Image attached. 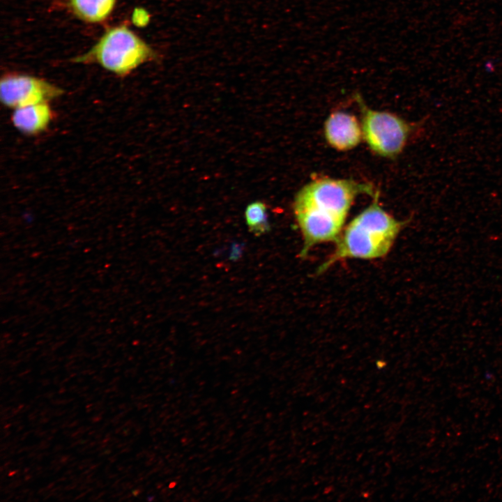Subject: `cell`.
Instances as JSON below:
<instances>
[{
  "label": "cell",
  "instance_id": "obj_1",
  "mask_svg": "<svg viewBox=\"0 0 502 502\" xmlns=\"http://www.w3.org/2000/svg\"><path fill=\"white\" fill-rule=\"evenodd\" d=\"M360 194L379 197L370 184L348 178H319L299 190L293 202V213L303 238L300 257H305L317 245L336 242L355 199Z\"/></svg>",
  "mask_w": 502,
  "mask_h": 502
},
{
  "label": "cell",
  "instance_id": "obj_2",
  "mask_svg": "<svg viewBox=\"0 0 502 502\" xmlns=\"http://www.w3.org/2000/svg\"><path fill=\"white\" fill-rule=\"evenodd\" d=\"M344 226L333 252L319 266L325 272L347 259L372 260L386 256L408 221L397 220L378 203V197Z\"/></svg>",
  "mask_w": 502,
  "mask_h": 502
},
{
  "label": "cell",
  "instance_id": "obj_3",
  "mask_svg": "<svg viewBox=\"0 0 502 502\" xmlns=\"http://www.w3.org/2000/svg\"><path fill=\"white\" fill-rule=\"evenodd\" d=\"M156 57L153 50L126 26L108 29L77 62H96L118 75L129 74L139 65Z\"/></svg>",
  "mask_w": 502,
  "mask_h": 502
},
{
  "label": "cell",
  "instance_id": "obj_4",
  "mask_svg": "<svg viewBox=\"0 0 502 502\" xmlns=\"http://www.w3.org/2000/svg\"><path fill=\"white\" fill-rule=\"evenodd\" d=\"M361 113L363 139L376 155L392 158L405 147L411 132V126L397 115L372 109L356 97Z\"/></svg>",
  "mask_w": 502,
  "mask_h": 502
},
{
  "label": "cell",
  "instance_id": "obj_5",
  "mask_svg": "<svg viewBox=\"0 0 502 502\" xmlns=\"http://www.w3.org/2000/svg\"><path fill=\"white\" fill-rule=\"evenodd\" d=\"M63 93V90L47 81L24 74H9L1 77L0 98L6 107H18L48 102Z\"/></svg>",
  "mask_w": 502,
  "mask_h": 502
},
{
  "label": "cell",
  "instance_id": "obj_6",
  "mask_svg": "<svg viewBox=\"0 0 502 502\" xmlns=\"http://www.w3.org/2000/svg\"><path fill=\"white\" fill-rule=\"evenodd\" d=\"M324 134L329 146L340 151L354 149L363 139L361 124L358 119L342 111L328 116L324 125Z\"/></svg>",
  "mask_w": 502,
  "mask_h": 502
},
{
  "label": "cell",
  "instance_id": "obj_7",
  "mask_svg": "<svg viewBox=\"0 0 502 502\" xmlns=\"http://www.w3.org/2000/svg\"><path fill=\"white\" fill-rule=\"evenodd\" d=\"M53 118L48 102L29 105L14 109L11 116L13 126L26 135H36L44 131Z\"/></svg>",
  "mask_w": 502,
  "mask_h": 502
},
{
  "label": "cell",
  "instance_id": "obj_8",
  "mask_svg": "<svg viewBox=\"0 0 502 502\" xmlns=\"http://www.w3.org/2000/svg\"><path fill=\"white\" fill-rule=\"evenodd\" d=\"M116 0H69L75 15L89 23L105 20L112 13Z\"/></svg>",
  "mask_w": 502,
  "mask_h": 502
},
{
  "label": "cell",
  "instance_id": "obj_9",
  "mask_svg": "<svg viewBox=\"0 0 502 502\" xmlns=\"http://www.w3.org/2000/svg\"><path fill=\"white\" fill-rule=\"evenodd\" d=\"M245 218L249 231L255 236L264 234L271 229L267 206L261 201H255L247 206Z\"/></svg>",
  "mask_w": 502,
  "mask_h": 502
}]
</instances>
